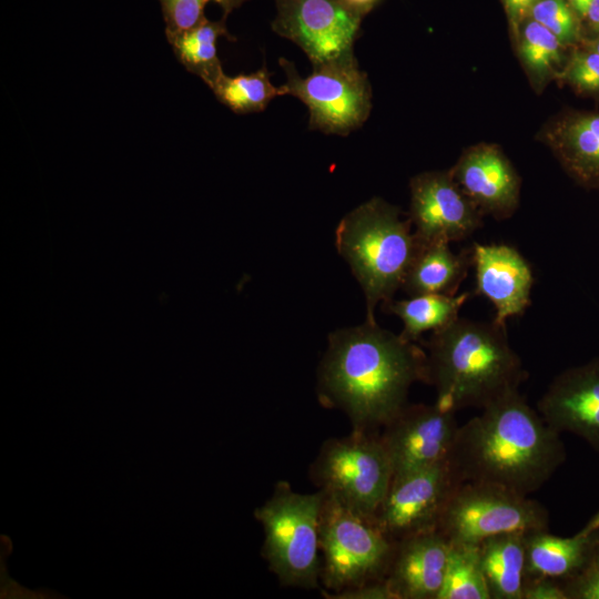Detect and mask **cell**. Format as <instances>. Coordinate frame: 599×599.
I'll return each instance as SVG.
<instances>
[{
	"label": "cell",
	"instance_id": "1",
	"mask_svg": "<svg viewBox=\"0 0 599 599\" xmlns=\"http://www.w3.org/2000/svg\"><path fill=\"white\" fill-rule=\"evenodd\" d=\"M317 378L325 406L343 410L354 429L374 432L403 409L415 382L426 383V353L365 321L329 334Z\"/></svg>",
	"mask_w": 599,
	"mask_h": 599
},
{
	"label": "cell",
	"instance_id": "2",
	"mask_svg": "<svg viewBox=\"0 0 599 599\" xmlns=\"http://www.w3.org/2000/svg\"><path fill=\"white\" fill-rule=\"evenodd\" d=\"M565 460L560 433L518 389L459 426L449 457L460 483H491L527 496L542 487Z\"/></svg>",
	"mask_w": 599,
	"mask_h": 599
},
{
	"label": "cell",
	"instance_id": "3",
	"mask_svg": "<svg viewBox=\"0 0 599 599\" xmlns=\"http://www.w3.org/2000/svg\"><path fill=\"white\" fill-rule=\"evenodd\" d=\"M426 383L436 404L457 412L486 405L517 390L527 378L522 361L511 347L505 324L458 317L433 332L426 343Z\"/></svg>",
	"mask_w": 599,
	"mask_h": 599
},
{
	"label": "cell",
	"instance_id": "4",
	"mask_svg": "<svg viewBox=\"0 0 599 599\" xmlns=\"http://www.w3.org/2000/svg\"><path fill=\"white\" fill-rule=\"evenodd\" d=\"M335 244L364 292L366 321L376 322V305L392 301L402 288L417 250L410 220H403L396 206L374 197L341 220Z\"/></svg>",
	"mask_w": 599,
	"mask_h": 599
},
{
	"label": "cell",
	"instance_id": "5",
	"mask_svg": "<svg viewBox=\"0 0 599 599\" xmlns=\"http://www.w3.org/2000/svg\"><path fill=\"white\" fill-rule=\"evenodd\" d=\"M324 491L300 494L278 481L257 509L265 541L263 555L283 586L317 588L322 558L319 520Z\"/></svg>",
	"mask_w": 599,
	"mask_h": 599
},
{
	"label": "cell",
	"instance_id": "6",
	"mask_svg": "<svg viewBox=\"0 0 599 599\" xmlns=\"http://www.w3.org/2000/svg\"><path fill=\"white\" fill-rule=\"evenodd\" d=\"M319 544L321 581L333 593L385 578L396 547L376 520L325 491Z\"/></svg>",
	"mask_w": 599,
	"mask_h": 599
},
{
	"label": "cell",
	"instance_id": "7",
	"mask_svg": "<svg viewBox=\"0 0 599 599\" xmlns=\"http://www.w3.org/2000/svg\"><path fill=\"white\" fill-rule=\"evenodd\" d=\"M311 473L321 490L373 520L393 479L380 436L358 429L325 441Z\"/></svg>",
	"mask_w": 599,
	"mask_h": 599
},
{
	"label": "cell",
	"instance_id": "8",
	"mask_svg": "<svg viewBox=\"0 0 599 599\" xmlns=\"http://www.w3.org/2000/svg\"><path fill=\"white\" fill-rule=\"evenodd\" d=\"M548 524L546 508L527 495L497 484L464 481L453 491L437 530L450 544L478 545L498 535L545 530Z\"/></svg>",
	"mask_w": 599,
	"mask_h": 599
},
{
	"label": "cell",
	"instance_id": "9",
	"mask_svg": "<svg viewBox=\"0 0 599 599\" xmlns=\"http://www.w3.org/2000/svg\"><path fill=\"white\" fill-rule=\"evenodd\" d=\"M286 74V94L302 100L309 110V128L345 135L359 128L370 112V85L355 58L314 67L302 78L294 64L280 59Z\"/></svg>",
	"mask_w": 599,
	"mask_h": 599
},
{
	"label": "cell",
	"instance_id": "10",
	"mask_svg": "<svg viewBox=\"0 0 599 599\" xmlns=\"http://www.w3.org/2000/svg\"><path fill=\"white\" fill-rule=\"evenodd\" d=\"M272 29L307 54L314 67L354 58L363 16L343 0H274Z\"/></svg>",
	"mask_w": 599,
	"mask_h": 599
},
{
	"label": "cell",
	"instance_id": "11",
	"mask_svg": "<svg viewBox=\"0 0 599 599\" xmlns=\"http://www.w3.org/2000/svg\"><path fill=\"white\" fill-rule=\"evenodd\" d=\"M460 484L449 459L392 479L376 522L394 541L438 528Z\"/></svg>",
	"mask_w": 599,
	"mask_h": 599
},
{
	"label": "cell",
	"instance_id": "12",
	"mask_svg": "<svg viewBox=\"0 0 599 599\" xmlns=\"http://www.w3.org/2000/svg\"><path fill=\"white\" fill-rule=\"evenodd\" d=\"M458 428L455 412L436 403L406 404L379 435L393 477L448 460Z\"/></svg>",
	"mask_w": 599,
	"mask_h": 599
},
{
	"label": "cell",
	"instance_id": "13",
	"mask_svg": "<svg viewBox=\"0 0 599 599\" xmlns=\"http://www.w3.org/2000/svg\"><path fill=\"white\" fill-rule=\"evenodd\" d=\"M409 186V220L418 241L459 242L483 226L484 214L460 190L450 171L420 173Z\"/></svg>",
	"mask_w": 599,
	"mask_h": 599
},
{
	"label": "cell",
	"instance_id": "14",
	"mask_svg": "<svg viewBox=\"0 0 599 599\" xmlns=\"http://www.w3.org/2000/svg\"><path fill=\"white\" fill-rule=\"evenodd\" d=\"M537 410L556 432L571 433L599 453V357L559 373Z\"/></svg>",
	"mask_w": 599,
	"mask_h": 599
},
{
	"label": "cell",
	"instance_id": "15",
	"mask_svg": "<svg viewBox=\"0 0 599 599\" xmlns=\"http://www.w3.org/2000/svg\"><path fill=\"white\" fill-rule=\"evenodd\" d=\"M471 265L475 294L486 297L495 308L494 319L505 324L530 306L534 274L517 248L507 244L474 243Z\"/></svg>",
	"mask_w": 599,
	"mask_h": 599
},
{
	"label": "cell",
	"instance_id": "16",
	"mask_svg": "<svg viewBox=\"0 0 599 599\" xmlns=\"http://www.w3.org/2000/svg\"><path fill=\"white\" fill-rule=\"evenodd\" d=\"M450 173L484 215L505 220L515 213L519 204L520 179L496 145L479 144L469 148Z\"/></svg>",
	"mask_w": 599,
	"mask_h": 599
},
{
	"label": "cell",
	"instance_id": "17",
	"mask_svg": "<svg viewBox=\"0 0 599 599\" xmlns=\"http://www.w3.org/2000/svg\"><path fill=\"white\" fill-rule=\"evenodd\" d=\"M449 550V540L437 529L396 541L386 575L396 599H437Z\"/></svg>",
	"mask_w": 599,
	"mask_h": 599
},
{
	"label": "cell",
	"instance_id": "18",
	"mask_svg": "<svg viewBox=\"0 0 599 599\" xmlns=\"http://www.w3.org/2000/svg\"><path fill=\"white\" fill-rule=\"evenodd\" d=\"M547 138L569 176L583 187H599V113H568L550 126Z\"/></svg>",
	"mask_w": 599,
	"mask_h": 599
},
{
	"label": "cell",
	"instance_id": "19",
	"mask_svg": "<svg viewBox=\"0 0 599 599\" xmlns=\"http://www.w3.org/2000/svg\"><path fill=\"white\" fill-rule=\"evenodd\" d=\"M471 265L470 251L455 253L449 243L420 242L406 272L402 290L408 296L456 295Z\"/></svg>",
	"mask_w": 599,
	"mask_h": 599
},
{
	"label": "cell",
	"instance_id": "20",
	"mask_svg": "<svg viewBox=\"0 0 599 599\" xmlns=\"http://www.w3.org/2000/svg\"><path fill=\"white\" fill-rule=\"evenodd\" d=\"M591 534L582 529L571 537L555 536L548 529L526 534V577L569 578L582 565Z\"/></svg>",
	"mask_w": 599,
	"mask_h": 599
},
{
	"label": "cell",
	"instance_id": "21",
	"mask_svg": "<svg viewBox=\"0 0 599 599\" xmlns=\"http://www.w3.org/2000/svg\"><path fill=\"white\" fill-rule=\"evenodd\" d=\"M526 534H504L478 544L491 599H522L526 580Z\"/></svg>",
	"mask_w": 599,
	"mask_h": 599
},
{
	"label": "cell",
	"instance_id": "22",
	"mask_svg": "<svg viewBox=\"0 0 599 599\" xmlns=\"http://www.w3.org/2000/svg\"><path fill=\"white\" fill-rule=\"evenodd\" d=\"M471 297L469 292L456 295L426 294L382 304L384 312L403 322L402 337L417 342L426 332H436L459 317L464 304Z\"/></svg>",
	"mask_w": 599,
	"mask_h": 599
},
{
	"label": "cell",
	"instance_id": "23",
	"mask_svg": "<svg viewBox=\"0 0 599 599\" xmlns=\"http://www.w3.org/2000/svg\"><path fill=\"white\" fill-rule=\"evenodd\" d=\"M224 20L205 19L192 29L167 37L177 60L209 87L223 73L216 43L219 38L229 37Z\"/></svg>",
	"mask_w": 599,
	"mask_h": 599
},
{
	"label": "cell",
	"instance_id": "24",
	"mask_svg": "<svg viewBox=\"0 0 599 599\" xmlns=\"http://www.w3.org/2000/svg\"><path fill=\"white\" fill-rule=\"evenodd\" d=\"M520 59L538 84L559 77L567 59L559 39L536 20L526 17L515 29Z\"/></svg>",
	"mask_w": 599,
	"mask_h": 599
},
{
	"label": "cell",
	"instance_id": "25",
	"mask_svg": "<svg viewBox=\"0 0 599 599\" xmlns=\"http://www.w3.org/2000/svg\"><path fill=\"white\" fill-rule=\"evenodd\" d=\"M210 88L220 102L235 113L263 111L274 98L286 94L283 85H273L265 67L251 74L235 77L223 72Z\"/></svg>",
	"mask_w": 599,
	"mask_h": 599
},
{
	"label": "cell",
	"instance_id": "26",
	"mask_svg": "<svg viewBox=\"0 0 599 599\" xmlns=\"http://www.w3.org/2000/svg\"><path fill=\"white\" fill-rule=\"evenodd\" d=\"M437 599H491L478 545L450 544L445 577Z\"/></svg>",
	"mask_w": 599,
	"mask_h": 599
},
{
	"label": "cell",
	"instance_id": "27",
	"mask_svg": "<svg viewBox=\"0 0 599 599\" xmlns=\"http://www.w3.org/2000/svg\"><path fill=\"white\" fill-rule=\"evenodd\" d=\"M527 17L548 29L567 48L582 40L581 20L566 0H540Z\"/></svg>",
	"mask_w": 599,
	"mask_h": 599
},
{
	"label": "cell",
	"instance_id": "28",
	"mask_svg": "<svg viewBox=\"0 0 599 599\" xmlns=\"http://www.w3.org/2000/svg\"><path fill=\"white\" fill-rule=\"evenodd\" d=\"M559 77L578 93L599 98V53L588 47L575 48Z\"/></svg>",
	"mask_w": 599,
	"mask_h": 599
},
{
	"label": "cell",
	"instance_id": "29",
	"mask_svg": "<svg viewBox=\"0 0 599 599\" xmlns=\"http://www.w3.org/2000/svg\"><path fill=\"white\" fill-rule=\"evenodd\" d=\"M591 532L582 565L572 576L560 581L567 599H599V528Z\"/></svg>",
	"mask_w": 599,
	"mask_h": 599
},
{
	"label": "cell",
	"instance_id": "30",
	"mask_svg": "<svg viewBox=\"0 0 599 599\" xmlns=\"http://www.w3.org/2000/svg\"><path fill=\"white\" fill-rule=\"evenodd\" d=\"M165 22V34L175 35L205 20L204 8L210 1L221 0H159Z\"/></svg>",
	"mask_w": 599,
	"mask_h": 599
},
{
	"label": "cell",
	"instance_id": "31",
	"mask_svg": "<svg viewBox=\"0 0 599 599\" xmlns=\"http://www.w3.org/2000/svg\"><path fill=\"white\" fill-rule=\"evenodd\" d=\"M332 599H396L386 577L334 593L324 592Z\"/></svg>",
	"mask_w": 599,
	"mask_h": 599
},
{
	"label": "cell",
	"instance_id": "32",
	"mask_svg": "<svg viewBox=\"0 0 599 599\" xmlns=\"http://www.w3.org/2000/svg\"><path fill=\"white\" fill-rule=\"evenodd\" d=\"M522 599H567V596L559 580L526 577Z\"/></svg>",
	"mask_w": 599,
	"mask_h": 599
},
{
	"label": "cell",
	"instance_id": "33",
	"mask_svg": "<svg viewBox=\"0 0 599 599\" xmlns=\"http://www.w3.org/2000/svg\"><path fill=\"white\" fill-rule=\"evenodd\" d=\"M501 1L514 29H516V27L520 23V21L524 20L528 16L531 8L540 0H501Z\"/></svg>",
	"mask_w": 599,
	"mask_h": 599
},
{
	"label": "cell",
	"instance_id": "34",
	"mask_svg": "<svg viewBox=\"0 0 599 599\" xmlns=\"http://www.w3.org/2000/svg\"><path fill=\"white\" fill-rule=\"evenodd\" d=\"M583 20L596 35L599 34V0L591 1Z\"/></svg>",
	"mask_w": 599,
	"mask_h": 599
},
{
	"label": "cell",
	"instance_id": "35",
	"mask_svg": "<svg viewBox=\"0 0 599 599\" xmlns=\"http://www.w3.org/2000/svg\"><path fill=\"white\" fill-rule=\"evenodd\" d=\"M347 6L357 11L363 17L368 13L378 0H343Z\"/></svg>",
	"mask_w": 599,
	"mask_h": 599
},
{
	"label": "cell",
	"instance_id": "36",
	"mask_svg": "<svg viewBox=\"0 0 599 599\" xmlns=\"http://www.w3.org/2000/svg\"><path fill=\"white\" fill-rule=\"evenodd\" d=\"M579 19L582 21L592 0H566Z\"/></svg>",
	"mask_w": 599,
	"mask_h": 599
},
{
	"label": "cell",
	"instance_id": "37",
	"mask_svg": "<svg viewBox=\"0 0 599 599\" xmlns=\"http://www.w3.org/2000/svg\"><path fill=\"white\" fill-rule=\"evenodd\" d=\"M247 0H221L220 6L223 9V18L225 19L235 8H238Z\"/></svg>",
	"mask_w": 599,
	"mask_h": 599
},
{
	"label": "cell",
	"instance_id": "38",
	"mask_svg": "<svg viewBox=\"0 0 599 599\" xmlns=\"http://www.w3.org/2000/svg\"><path fill=\"white\" fill-rule=\"evenodd\" d=\"M599 528V510L590 518V520L582 528L586 532H591Z\"/></svg>",
	"mask_w": 599,
	"mask_h": 599
},
{
	"label": "cell",
	"instance_id": "39",
	"mask_svg": "<svg viewBox=\"0 0 599 599\" xmlns=\"http://www.w3.org/2000/svg\"><path fill=\"white\" fill-rule=\"evenodd\" d=\"M588 48L597 51L599 53V34L596 35L588 44Z\"/></svg>",
	"mask_w": 599,
	"mask_h": 599
}]
</instances>
